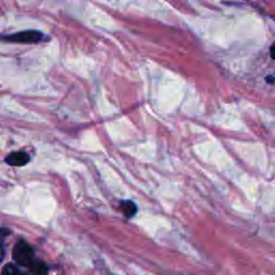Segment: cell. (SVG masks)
I'll return each mask as SVG.
<instances>
[{
    "label": "cell",
    "instance_id": "obj_1",
    "mask_svg": "<svg viewBox=\"0 0 275 275\" xmlns=\"http://www.w3.org/2000/svg\"><path fill=\"white\" fill-rule=\"evenodd\" d=\"M13 259L18 265L28 268L35 260L34 249L27 242L24 240H20L14 246Z\"/></svg>",
    "mask_w": 275,
    "mask_h": 275
},
{
    "label": "cell",
    "instance_id": "obj_2",
    "mask_svg": "<svg viewBox=\"0 0 275 275\" xmlns=\"http://www.w3.org/2000/svg\"><path fill=\"white\" fill-rule=\"evenodd\" d=\"M2 39L14 43H38L43 39V34L38 30H25V32L5 36Z\"/></svg>",
    "mask_w": 275,
    "mask_h": 275
},
{
    "label": "cell",
    "instance_id": "obj_3",
    "mask_svg": "<svg viewBox=\"0 0 275 275\" xmlns=\"http://www.w3.org/2000/svg\"><path fill=\"white\" fill-rule=\"evenodd\" d=\"M30 160V157L25 152H14L11 153V154L5 158V162L10 166L14 167H22L27 164Z\"/></svg>",
    "mask_w": 275,
    "mask_h": 275
},
{
    "label": "cell",
    "instance_id": "obj_4",
    "mask_svg": "<svg viewBox=\"0 0 275 275\" xmlns=\"http://www.w3.org/2000/svg\"><path fill=\"white\" fill-rule=\"evenodd\" d=\"M119 207L127 218H132L138 212V207L136 203L130 200H121L119 202Z\"/></svg>",
    "mask_w": 275,
    "mask_h": 275
},
{
    "label": "cell",
    "instance_id": "obj_5",
    "mask_svg": "<svg viewBox=\"0 0 275 275\" xmlns=\"http://www.w3.org/2000/svg\"><path fill=\"white\" fill-rule=\"evenodd\" d=\"M29 270L33 275H47L48 269L43 261L34 260L29 267Z\"/></svg>",
    "mask_w": 275,
    "mask_h": 275
},
{
    "label": "cell",
    "instance_id": "obj_6",
    "mask_svg": "<svg viewBox=\"0 0 275 275\" xmlns=\"http://www.w3.org/2000/svg\"><path fill=\"white\" fill-rule=\"evenodd\" d=\"M1 275H26V274L21 273L18 271V269L13 265H7L3 268Z\"/></svg>",
    "mask_w": 275,
    "mask_h": 275
},
{
    "label": "cell",
    "instance_id": "obj_7",
    "mask_svg": "<svg viewBox=\"0 0 275 275\" xmlns=\"http://www.w3.org/2000/svg\"><path fill=\"white\" fill-rule=\"evenodd\" d=\"M266 82L270 83V84H273V83H274V78H273V76L271 75V76L266 77Z\"/></svg>",
    "mask_w": 275,
    "mask_h": 275
},
{
    "label": "cell",
    "instance_id": "obj_8",
    "mask_svg": "<svg viewBox=\"0 0 275 275\" xmlns=\"http://www.w3.org/2000/svg\"><path fill=\"white\" fill-rule=\"evenodd\" d=\"M2 258H3V248H2L1 243H0V261L2 260Z\"/></svg>",
    "mask_w": 275,
    "mask_h": 275
},
{
    "label": "cell",
    "instance_id": "obj_9",
    "mask_svg": "<svg viewBox=\"0 0 275 275\" xmlns=\"http://www.w3.org/2000/svg\"><path fill=\"white\" fill-rule=\"evenodd\" d=\"M273 52H274V44H272V45H271V50H270V53H271V57H272V59H274V57H273Z\"/></svg>",
    "mask_w": 275,
    "mask_h": 275
}]
</instances>
